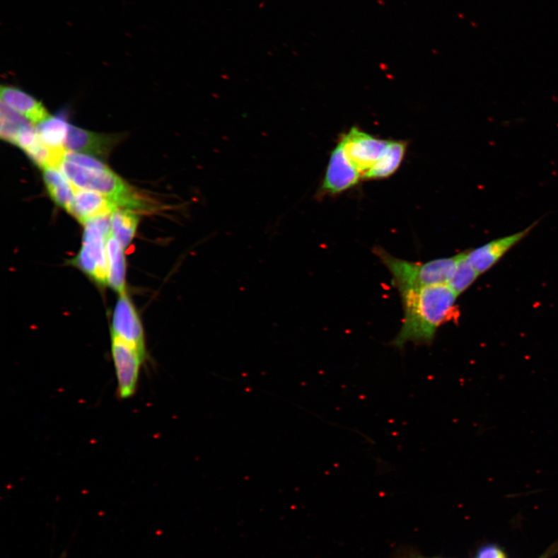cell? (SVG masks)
<instances>
[{
    "instance_id": "obj_9",
    "label": "cell",
    "mask_w": 558,
    "mask_h": 558,
    "mask_svg": "<svg viewBox=\"0 0 558 558\" xmlns=\"http://www.w3.org/2000/svg\"><path fill=\"white\" fill-rule=\"evenodd\" d=\"M117 135L103 134L84 130L69 124L64 147L67 151L84 153L96 158L106 159L119 141Z\"/></svg>"
},
{
    "instance_id": "obj_21",
    "label": "cell",
    "mask_w": 558,
    "mask_h": 558,
    "mask_svg": "<svg viewBox=\"0 0 558 558\" xmlns=\"http://www.w3.org/2000/svg\"><path fill=\"white\" fill-rule=\"evenodd\" d=\"M400 558H441V557H425L423 556L417 555L415 554H408L407 555H403Z\"/></svg>"
},
{
    "instance_id": "obj_18",
    "label": "cell",
    "mask_w": 558,
    "mask_h": 558,
    "mask_svg": "<svg viewBox=\"0 0 558 558\" xmlns=\"http://www.w3.org/2000/svg\"><path fill=\"white\" fill-rule=\"evenodd\" d=\"M30 123L31 122L25 117L1 103V107H0V136L4 141L15 145L23 129Z\"/></svg>"
},
{
    "instance_id": "obj_4",
    "label": "cell",
    "mask_w": 558,
    "mask_h": 558,
    "mask_svg": "<svg viewBox=\"0 0 558 558\" xmlns=\"http://www.w3.org/2000/svg\"><path fill=\"white\" fill-rule=\"evenodd\" d=\"M83 244L69 261L97 284L108 285L107 241L111 234L110 215L95 218L84 224Z\"/></svg>"
},
{
    "instance_id": "obj_22",
    "label": "cell",
    "mask_w": 558,
    "mask_h": 558,
    "mask_svg": "<svg viewBox=\"0 0 558 558\" xmlns=\"http://www.w3.org/2000/svg\"><path fill=\"white\" fill-rule=\"evenodd\" d=\"M67 24L69 26H74V24H72L71 23L67 22Z\"/></svg>"
},
{
    "instance_id": "obj_5",
    "label": "cell",
    "mask_w": 558,
    "mask_h": 558,
    "mask_svg": "<svg viewBox=\"0 0 558 558\" xmlns=\"http://www.w3.org/2000/svg\"><path fill=\"white\" fill-rule=\"evenodd\" d=\"M112 357L117 377V393L120 400H129L139 388L141 369L145 358L122 339L112 336Z\"/></svg>"
},
{
    "instance_id": "obj_12",
    "label": "cell",
    "mask_w": 558,
    "mask_h": 558,
    "mask_svg": "<svg viewBox=\"0 0 558 558\" xmlns=\"http://www.w3.org/2000/svg\"><path fill=\"white\" fill-rule=\"evenodd\" d=\"M0 95L2 103L35 125L50 116L42 103L19 88L3 86Z\"/></svg>"
},
{
    "instance_id": "obj_19",
    "label": "cell",
    "mask_w": 558,
    "mask_h": 558,
    "mask_svg": "<svg viewBox=\"0 0 558 558\" xmlns=\"http://www.w3.org/2000/svg\"><path fill=\"white\" fill-rule=\"evenodd\" d=\"M479 273L469 263L466 252L457 255V263L448 286L459 296L470 287Z\"/></svg>"
},
{
    "instance_id": "obj_14",
    "label": "cell",
    "mask_w": 558,
    "mask_h": 558,
    "mask_svg": "<svg viewBox=\"0 0 558 558\" xmlns=\"http://www.w3.org/2000/svg\"><path fill=\"white\" fill-rule=\"evenodd\" d=\"M407 149L406 142L390 141L382 157L368 172L363 175L362 179L378 180L390 177L401 165Z\"/></svg>"
},
{
    "instance_id": "obj_8",
    "label": "cell",
    "mask_w": 558,
    "mask_h": 558,
    "mask_svg": "<svg viewBox=\"0 0 558 558\" xmlns=\"http://www.w3.org/2000/svg\"><path fill=\"white\" fill-rule=\"evenodd\" d=\"M112 336L134 347L147 358L146 344L141 319L127 293L120 295L112 314Z\"/></svg>"
},
{
    "instance_id": "obj_1",
    "label": "cell",
    "mask_w": 558,
    "mask_h": 558,
    "mask_svg": "<svg viewBox=\"0 0 558 558\" xmlns=\"http://www.w3.org/2000/svg\"><path fill=\"white\" fill-rule=\"evenodd\" d=\"M403 319L391 345H431L441 327L458 317V295L447 284L402 291Z\"/></svg>"
},
{
    "instance_id": "obj_7",
    "label": "cell",
    "mask_w": 558,
    "mask_h": 558,
    "mask_svg": "<svg viewBox=\"0 0 558 558\" xmlns=\"http://www.w3.org/2000/svg\"><path fill=\"white\" fill-rule=\"evenodd\" d=\"M361 175L347 157L343 145L339 142L331 152L325 179L318 190V199L333 197L358 185Z\"/></svg>"
},
{
    "instance_id": "obj_16",
    "label": "cell",
    "mask_w": 558,
    "mask_h": 558,
    "mask_svg": "<svg viewBox=\"0 0 558 558\" xmlns=\"http://www.w3.org/2000/svg\"><path fill=\"white\" fill-rule=\"evenodd\" d=\"M140 218L134 210L118 208L110 215L111 233L127 249L132 244Z\"/></svg>"
},
{
    "instance_id": "obj_11",
    "label": "cell",
    "mask_w": 558,
    "mask_h": 558,
    "mask_svg": "<svg viewBox=\"0 0 558 558\" xmlns=\"http://www.w3.org/2000/svg\"><path fill=\"white\" fill-rule=\"evenodd\" d=\"M118 208L98 192L76 187L74 204L69 214L84 225L95 218L110 216Z\"/></svg>"
},
{
    "instance_id": "obj_3",
    "label": "cell",
    "mask_w": 558,
    "mask_h": 558,
    "mask_svg": "<svg viewBox=\"0 0 558 558\" xmlns=\"http://www.w3.org/2000/svg\"><path fill=\"white\" fill-rule=\"evenodd\" d=\"M373 252L390 272L393 285L400 293L407 289L448 284L457 263V255L414 262L396 257L381 247L375 248Z\"/></svg>"
},
{
    "instance_id": "obj_13",
    "label": "cell",
    "mask_w": 558,
    "mask_h": 558,
    "mask_svg": "<svg viewBox=\"0 0 558 558\" xmlns=\"http://www.w3.org/2000/svg\"><path fill=\"white\" fill-rule=\"evenodd\" d=\"M47 191L56 205L70 213L75 197L76 187L63 174L59 168L47 167L42 169Z\"/></svg>"
},
{
    "instance_id": "obj_10",
    "label": "cell",
    "mask_w": 558,
    "mask_h": 558,
    "mask_svg": "<svg viewBox=\"0 0 558 558\" xmlns=\"http://www.w3.org/2000/svg\"><path fill=\"white\" fill-rule=\"evenodd\" d=\"M533 226L513 236L491 241L480 248L466 252L469 263L479 274L487 272L509 249L527 236Z\"/></svg>"
},
{
    "instance_id": "obj_15",
    "label": "cell",
    "mask_w": 558,
    "mask_h": 558,
    "mask_svg": "<svg viewBox=\"0 0 558 558\" xmlns=\"http://www.w3.org/2000/svg\"><path fill=\"white\" fill-rule=\"evenodd\" d=\"M124 250L111 233L107 241L108 285L119 295L126 293Z\"/></svg>"
},
{
    "instance_id": "obj_17",
    "label": "cell",
    "mask_w": 558,
    "mask_h": 558,
    "mask_svg": "<svg viewBox=\"0 0 558 558\" xmlns=\"http://www.w3.org/2000/svg\"><path fill=\"white\" fill-rule=\"evenodd\" d=\"M69 127L66 120L51 115L35 125L40 140L54 150L66 149Z\"/></svg>"
},
{
    "instance_id": "obj_2",
    "label": "cell",
    "mask_w": 558,
    "mask_h": 558,
    "mask_svg": "<svg viewBox=\"0 0 558 558\" xmlns=\"http://www.w3.org/2000/svg\"><path fill=\"white\" fill-rule=\"evenodd\" d=\"M59 168L76 188L98 192L119 208L135 212H153L163 209L156 202L142 197L107 165L91 169L64 160Z\"/></svg>"
},
{
    "instance_id": "obj_6",
    "label": "cell",
    "mask_w": 558,
    "mask_h": 558,
    "mask_svg": "<svg viewBox=\"0 0 558 558\" xmlns=\"http://www.w3.org/2000/svg\"><path fill=\"white\" fill-rule=\"evenodd\" d=\"M351 163L363 177L382 157L390 141L377 139L357 127L351 129L339 141Z\"/></svg>"
},
{
    "instance_id": "obj_20",
    "label": "cell",
    "mask_w": 558,
    "mask_h": 558,
    "mask_svg": "<svg viewBox=\"0 0 558 558\" xmlns=\"http://www.w3.org/2000/svg\"><path fill=\"white\" fill-rule=\"evenodd\" d=\"M477 558H506V556L499 547L489 545L479 549Z\"/></svg>"
}]
</instances>
